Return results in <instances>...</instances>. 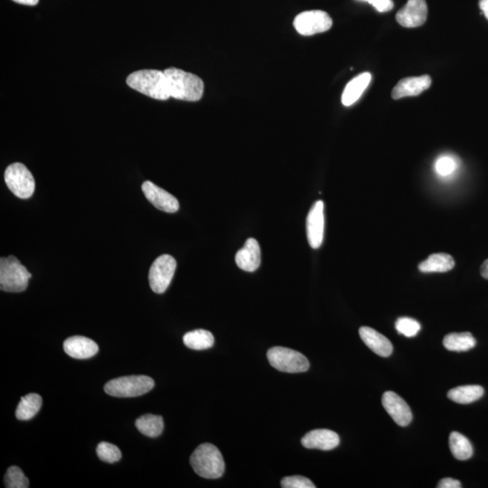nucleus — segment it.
<instances>
[{
    "mask_svg": "<svg viewBox=\"0 0 488 488\" xmlns=\"http://www.w3.org/2000/svg\"><path fill=\"white\" fill-rule=\"evenodd\" d=\"M171 97L185 101H198L203 94V81L195 74L171 67L164 71Z\"/></svg>",
    "mask_w": 488,
    "mask_h": 488,
    "instance_id": "obj_1",
    "label": "nucleus"
},
{
    "mask_svg": "<svg viewBox=\"0 0 488 488\" xmlns=\"http://www.w3.org/2000/svg\"><path fill=\"white\" fill-rule=\"evenodd\" d=\"M128 86L142 94L159 101L171 98L167 78L164 72L158 70H141L130 74L127 78Z\"/></svg>",
    "mask_w": 488,
    "mask_h": 488,
    "instance_id": "obj_2",
    "label": "nucleus"
},
{
    "mask_svg": "<svg viewBox=\"0 0 488 488\" xmlns=\"http://www.w3.org/2000/svg\"><path fill=\"white\" fill-rule=\"evenodd\" d=\"M190 464L198 476L208 479H216L225 472V460L215 445L203 443L190 457Z\"/></svg>",
    "mask_w": 488,
    "mask_h": 488,
    "instance_id": "obj_3",
    "label": "nucleus"
},
{
    "mask_svg": "<svg viewBox=\"0 0 488 488\" xmlns=\"http://www.w3.org/2000/svg\"><path fill=\"white\" fill-rule=\"evenodd\" d=\"M31 273L18 258L10 255L0 260V288L6 293H22L29 286Z\"/></svg>",
    "mask_w": 488,
    "mask_h": 488,
    "instance_id": "obj_4",
    "label": "nucleus"
},
{
    "mask_svg": "<svg viewBox=\"0 0 488 488\" xmlns=\"http://www.w3.org/2000/svg\"><path fill=\"white\" fill-rule=\"evenodd\" d=\"M154 386V380L148 376L131 375L111 380L105 385L104 391L113 397H138L151 391Z\"/></svg>",
    "mask_w": 488,
    "mask_h": 488,
    "instance_id": "obj_5",
    "label": "nucleus"
},
{
    "mask_svg": "<svg viewBox=\"0 0 488 488\" xmlns=\"http://www.w3.org/2000/svg\"><path fill=\"white\" fill-rule=\"evenodd\" d=\"M268 360L271 366L280 372L297 374L304 372L310 368V362L301 352L293 349L275 347L267 352Z\"/></svg>",
    "mask_w": 488,
    "mask_h": 488,
    "instance_id": "obj_6",
    "label": "nucleus"
},
{
    "mask_svg": "<svg viewBox=\"0 0 488 488\" xmlns=\"http://www.w3.org/2000/svg\"><path fill=\"white\" fill-rule=\"evenodd\" d=\"M5 182L10 191L21 199L31 198L35 192L36 182L31 172L21 163H14L6 168Z\"/></svg>",
    "mask_w": 488,
    "mask_h": 488,
    "instance_id": "obj_7",
    "label": "nucleus"
},
{
    "mask_svg": "<svg viewBox=\"0 0 488 488\" xmlns=\"http://www.w3.org/2000/svg\"><path fill=\"white\" fill-rule=\"evenodd\" d=\"M176 269V262L171 255L164 254L157 258L148 273L151 290L157 294L164 293L171 283Z\"/></svg>",
    "mask_w": 488,
    "mask_h": 488,
    "instance_id": "obj_8",
    "label": "nucleus"
},
{
    "mask_svg": "<svg viewBox=\"0 0 488 488\" xmlns=\"http://www.w3.org/2000/svg\"><path fill=\"white\" fill-rule=\"evenodd\" d=\"M293 25L300 35L310 36L328 31L333 26V20L327 12L310 10L298 15L294 19Z\"/></svg>",
    "mask_w": 488,
    "mask_h": 488,
    "instance_id": "obj_9",
    "label": "nucleus"
},
{
    "mask_svg": "<svg viewBox=\"0 0 488 488\" xmlns=\"http://www.w3.org/2000/svg\"><path fill=\"white\" fill-rule=\"evenodd\" d=\"M428 16L426 0H408L407 4L396 14V20L402 26L415 29L422 26Z\"/></svg>",
    "mask_w": 488,
    "mask_h": 488,
    "instance_id": "obj_10",
    "label": "nucleus"
},
{
    "mask_svg": "<svg viewBox=\"0 0 488 488\" xmlns=\"http://www.w3.org/2000/svg\"><path fill=\"white\" fill-rule=\"evenodd\" d=\"M325 215L323 201H317L307 217V235L311 248L317 249L324 239Z\"/></svg>",
    "mask_w": 488,
    "mask_h": 488,
    "instance_id": "obj_11",
    "label": "nucleus"
},
{
    "mask_svg": "<svg viewBox=\"0 0 488 488\" xmlns=\"http://www.w3.org/2000/svg\"><path fill=\"white\" fill-rule=\"evenodd\" d=\"M382 406L388 415L401 427L408 426L412 422V413L407 402L393 392H386L382 395Z\"/></svg>",
    "mask_w": 488,
    "mask_h": 488,
    "instance_id": "obj_12",
    "label": "nucleus"
},
{
    "mask_svg": "<svg viewBox=\"0 0 488 488\" xmlns=\"http://www.w3.org/2000/svg\"><path fill=\"white\" fill-rule=\"evenodd\" d=\"M146 198L163 212L174 213L178 211L179 203L174 195L169 194L166 190L158 188L154 183L146 181L142 185Z\"/></svg>",
    "mask_w": 488,
    "mask_h": 488,
    "instance_id": "obj_13",
    "label": "nucleus"
},
{
    "mask_svg": "<svg viewBox=\"0 0 488 488\" xmlns=\"http://www.w3.org/2000/svg\"><path fill=\"white\" fill-rule=\"evenodd\" d=\"M432 78L429 76L405 78L399 81L392 91V99L418 96L432 86Z\"/></svg>",
    "mask_w": 488,
    "mask_h": 488,
    "instance_id": "obj_14",
    "label": "nucleus"
},
{
    "mask_svg": "<svg viewBox=\"0 0 488 488\" xmlns=\"http://www.w3.org/2000/svg\"><path fill=\"white\" fill-rule=\"evenodd\" d=\"M301 443L307 449L331 450L340 443L339 436L330 429H315L306 434Z\"/></svg>",
    "mask_w": 488,
    "mask_h": 488,
    "instance_id": "obj_15",
    "label": "nucleus"
},
{
    "mask_svg": "<svg viewBox=\"0 0 488 488\" xmlns=\"http://www.w3.org/2000/svg\"><path fill=\"white\" fill-rule=\"evenodd\" d=\"M63 349L69 357L76 359L91 358L99 352V347L93 340L80 335L67 338Z\"/></svg>",
    "mask_w": 488,
    "mask_h": 488,
    "instance_id": "obj_16",
    "label": "nucleus"
},
{
    "mask_svg": "<svg viewBox=\"0 0 488 488\" xmlns=\"http://www.w3.org/2000/svg\"><path fill=\"white\" fill-rule=\"evenodd\" d=\"M237 266L247 273H253L259 269L260 265V248L259 243L255 239L250 238L246 240L242 249L235 255Z\"/></svg>",
    "mask_w": 488,
    "mask_h": 488,
    "instance_id": "obj_17",
    "label": "nucleus"
},
{
    "mask_svg": "<svg viewBox=\"0 0 488 488\" xmlns=\"http://www.w3.org/2000/svg\"><path fill=\"white\" fill-rule=\"evenodd\" d=\"M359 335L364 343L376 355L382 357H388L392 352V345L387 337L380 334L371 327H362Z\"/></svg>",
    "mask_w": 488,
    "mask_h": 488,
    "instance_id": "obj_18",
    "label": "nucleus"
},
{
    "mask_svg": "<svg viewBox=\"0 0 488 488\" xmlns=\"http://www.w3.org/2000/svg\"><path fill=\"white\" fill-rule=\"evenodd\" d=\"M372 76L370 73H362L349 81L342 94V103L345 106H351L360 99L366 88L370 84Z\"/></svg>",
    "mask_w": 488,
    "mask_h": 488,
    "instance_id": "obj_19",
    "label": "nucleus"
},
{
    "mask_svg": "<svg viewBox=\"0 0 488 488\" xmlns=\"http://www.w3.org/2000/svg\"><path fill=\"white\" fill-rule=\"evenodd\" d=\"M455 267L453 257L447 253H434L425 262L419 264V270L423 273H447Z\"/></svg>",
    "mask_w": 488,
    "mask_h": 488,
    "instance_id": "obj_20",
    "label": "nucleus"
},
{
    "mask_svg": "<svg viewBox=\"0 0 488 488\" xmlns=\"http://www.w3.org/2000/svg\"><path fill=\"white\" fill-rule=\"evenodd\" d=\"M484 388L480 385H466L450 390L447 397L459 405H469L484 395Z\"/></svg>",
    "mask_w": 488,
    "mask_h": 488,
    "instance_id": "obj_21",
    "label": "nucleus"
},
{
    "mask_svg": "<svg viewBox=\"0 0 488 488\" xmlns=\"http://www.w3.org/2000/svg\"><path fill=\"white\" fill-rule=\"evenodd\" d=\"M444 347L452 352H467L476 347L477 341L469 332L452 333L443 339Z\"/></svg>",
    "mask_w": 488,
    "mask_h": 488,
    "instance_id": "obj_22",
    "label": "nucleus"
},
{
    "mask_svg": "<svg viewBox=\"0 0 488 488\" xmlns=\"http://www.w3.org/2000/svg\"><path fill=\"white\" fill-rule=\"evenodd\" d=\"M42 397L37 393H29L22 397L16 408V416L20 420H29L34 418L42 407Z\"/></svg>",
    "mask_w": 488,
    "mask_h": 488,
    "instance_id": "obj_23",
    "label": "nucleus"
},
{
    "mask_svg": "<svg viewBox=\"0 0 488 488\" xmlns=\"http://www.w3.org/2000/svg\"><path fill=\"white\" fill-rule=\"evenodd\" d=\"M136 427L143 435L149 438H156L161 435L164 429V420L161 416L146 415L136 420Z\"/></svg>",
    "mask_w": 488,
    "mask_h": 488,
    "instance_id": "obj_24",
    "label": "nucleus"
},
{
    "mask_svg": "<svg viewBox=\"0 0 488 488\" xmlns=\"http://www.w3.org/2000/svg\"><path fill=\"white\" fill-rule=\"evenodd\" d=\"M185 347L193 350H205L212 347L215 344V337L211 332L198 330L188 332L183 337Z\"/></svg>",
    "mask_w": 488,
    "mask_h": 488,
    "instance_id": "obj_25",
    "label": "nucleus"
},
{
    "mask_svg": "<svg viewBox=\"0 0 488 488\" xmlns=\"http://www.w3.org/2000/svg\"><path fill=\"white\" fill-rule=\"evenodd\" d=\"M449 447L457 459L467 460L473 455V447L469 440L459 432L450 434Z\"/></svg>",
    "mask_w": 488,
    "mask_h": 488,
    "instance_id": "obj_26",
    "label": "nucleus"
},
{
    "mask_svg": "<svg viewBox=\"0 0 488 488\" xmlns=\"http://www.w3.org/2000/svg\"><path fill=\"white\" fill-rule=\"evenodd\" d=\"M5 486L6 488H27L29 481L19 467H10L5 474Z\"/></svg>",
    "mask_w": 488,
    "mask_h": 488,
    "instance_id": "obj_27",
    "label": "nucleus"
},
{
    "mask_svg": "<svg viewBox=\"0 0 488 488\" xmlns=\"http://www.w3.org/2000/svg\"><path fill=\"white\" fill-rule=\"evenodd\" d=\"M97 455L107 463H115L121 459V452L117 446L108 442H101L97 447Z\"/></svg>",
    "mask_w": 488,
    "mask_h": 488,
    "instance_id": "obj_28",
    "label": "nucleus"
},
{
    "mask_svg": "<svg viewBox=\"0 0 488 488\" xmlns=\"http://www.w3.org/2000/svg\"><path fill=\"white\" fill-rule=\"evenodd\" d=\"M396 330L406 337H415L420 330V324L411 317H400L395 323Z\"/></svg>",
    "mask_w": 488,
    "mask_h": 488,
    "instance_id": "obj_29",
    "label": "nucleus"
},
{
    "mask_svg": "<svg viewBox=\"0 0 488 488\" xmlns=\"http://www.w3.org/2000/svg\"><path fill=\"white\" fill-rule=\"evenodd\" d=\"M457 167L456 159L449 156H442L435 163V171L439 176H447L453 174Z\"/></svg>",
    "mask_w": 488,
    "mask_h": 488,
    "instance_id": "obj_30",
    "label": "nucleus"
},
{
    "mask_svg": "<svg viewBox=\"0 0 488 488\" xmlns=\"http://www.w3.org/2000/svg\"><path fill=\"white\" fill-rule=\"evenodd\" d=\"M283 488H315L312 481L303 476L286 477L281 480Z\"/></svg>",
    "mask_w": 488,
    "mask_h": 488,
    "instance_id": "obj_31",
    "label": "nucleus"
},
{
    "mask_svg": "<svg viewBox=\"0 0 488 488\" xmlns=\"http://www.w3.org/2000/svg\"><path fill=\"white\" fill-rule=\"evenodd\" d=\"M371 4L378 12H388L393 9L392 0H369Z\"/></svg>",
    "mask_w": 488,
    "mask_h": 488,
    "instance_id": "obj_32",
    "label": "nucleus"
},
{
    "mask_svg": "<svg viewBox=\"0 0 488 488\" xmlns=\"http://www.w3.org/2000/svg\"><path fill=\"white\" fill-rule=\"evenodd\" d=\"M461 487L462 484L459 480L449 479V477L440 480L438 484L439 488H460Z\"/></svg>",
    "mask_w": 488,
    "mask_h": 488,
    "instance_id": "obj_33",
    "label": "nucleus"
},
{
    "mask_svg": "<svg viewBox=\"0 0 488 488\" xmlns=\"http://www.w3.org/2000/svg\"><path fill=\"white\" fill-rule=\"evenodd\" d=\"M479 8L488 19V0H479Z\"/></svg>",
    "mask_w": 488,
    "mask_h": 488,
    "instance_id": "obj_34",
    "label": "nucleus"
},
{
    "mask_svg": "<svg viewBox=\"0 0 488 488\" xmlns=\"http://www.w3.org/2000/svg\"><path fill=\"white\" fill-rule=\"evenodd\" d=\"M480 273L484 279L488 280V259L484 260L482 266H481Z\"/></svg>",
    "mask_w": 488,
    "mask_h": 488,
    "instance_id": "obj_35",
    "label": "nucleus"
},
{
    "mask_svg": "<svg viewBox=\"0 0 488 488\" xmlns=\"http://www.w3.org/2000/svg\"><path fill=\"white\" fill-rule=\"evenodd\" d=\"M13 1L21 5L36 6L39 0H13Z\"/></svg>",
    "mask_w": 488,
    "mask_h": 488,
    "instance_id": "obj_36",
    "label": "nucleus"
},
{
    "mask_svg": "<svg viewBox=\"0 0 488 488\" xmlns=\"http://www.w3.org/2000/svg\"><path fill=\"white\" fill-rule=\"evenodd\" d=\"M360 1H365V2H368V1H369V0H360Z\"/></svg>",
    "mask_w": 488,
    "mask_h": 488,
    "instance_id": "obj_37",
    "label": "nucleus"
}]
</instances>
